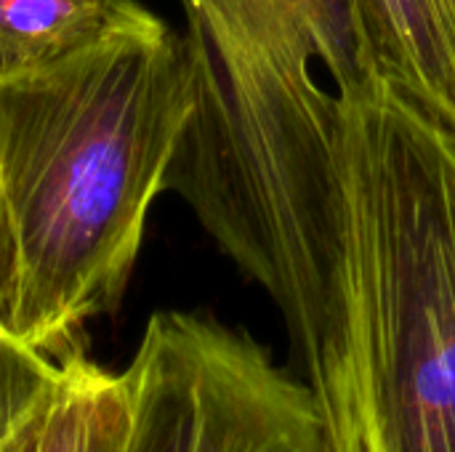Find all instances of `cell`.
Returning a JSON list of instances; mask_svg holds the SVG:
<instances>
[{
  "instance_id": "obj_1",
  "label": "cell",
  "mask_w": 455,
  "mask_h": 452,
  "mask_svg": "<svg viewBox=\"0 0 455 452\" xmlns=\"http://www.w3.org/2000/svg\"><path fill=\"white\" fill-rule=\"evenodd\" d=\"M184 37L165 192L280 309L331 452H455V136L379 80Z\"/></svg>"
},
{
  "instance_id": "obj_2",
  "label": "cell",
  "mask_w": 455,
  "mask_h": 452,
  "mask_svg": "<svg viewBox=\"0 0 455 452\" xmlns=\"http://www.w3.org/2000/svg\"><path fill=\"white\" fill-rule=\"evenodd\" d=\"M197 109L189 43L128 0L93 40L0 72V322L53 360L112 314Z\"/></svg>"
},
{
  "instance_id": "obj_3",
  "label": "cell",
  "mask_w": 455,
  "mask_h": 452,
  "mask_svg": "<svg viewBox=\"0 0 455 452\" xmlns=\"http://www.w3.org/2000/svg\"><path fill=\"white\" fill-rule=\"evenodd\" d=\"M123 381L125 452H331L312 389L211 314H152Z\"/></svg>"
},
{
  "instance_id": "obj_4",
  "label": "cell",
  "mask_w": 455,
  "mask_h": 452,
  "mask_svg": "<svg viewBox=\"0 0 455 452\" xmlns=\"http://www.w3.org/2000/svg\"><path fill=\"white\" fill-rule=\"evenodd\" d=\"M349 19L365 75L455 136V0H349Z\"/></svg>"
},
{
  "instance_id": "obj_5",
  "label": "cell",
  "mask_w": 455,
  "mask_h": 452,
  "mask_svg": "<svg viewBox=\"0 0 455 452\" xmlns=\"http://www.w3.org/2000/svg\"><path fill=\"white\" fill-rule=\"evenodd\" d=\"M187 32L227 45L323 67L336 88L368 83L349 19V0H179Z\"/></svg>"
},
{
  "instance_id": "obj_6",
  "label": "cell",
  "mask_w": 455,
  "mask_h": 452,
  "mask_svg": "<svg viewBox=\"0 0 455 452\" xmlns=\"http://www.w3.org/2000/svg\"><path fill=\"white\" fill-rule=\"evenodd\" d=\"M64 384L24 445L13 452H125L131 408L123 373L83 352L64 360Z\"/></svg>"
},
{
  "instance_id": "obj_7",
  "label": "cell",
  "mask_w": 455,
  "mask_h": 452,
  "mask_svg": "<svg viewBox=\"0 0 455 452\" xmlns=\"http://www.w3.org/2000/svg\"><path fill=\"white\" fill-rule=\"evenodd\" d=\"M128 0H0V72L51 61L101 35Z\"/></svg>"
},
{
  "instance_id": "obj_8",
  "label": "cell",
  "mask_w": 455,
  "mask_h": 452,
  "mask_svg": "<svg viewBox=\"0 0 455 452\" xmlns=\"http://www.w3.org/2000/svg\"><path fill=\"white\" fill-rule=\"evenodd\" d=\"M64 373V360L48 357L0 322V452L24 445L51 410Z\"/></svg>"
}]
</instances>
